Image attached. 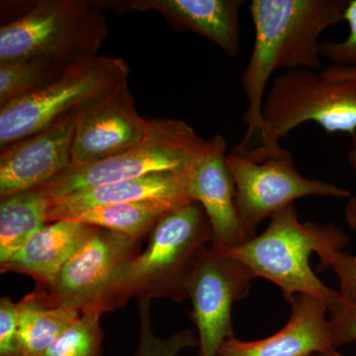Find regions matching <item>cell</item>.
Wrapping results in <instances>:
<instances>
[{"mask_svg":"<svg viewBox=\"0 0 356 356\" xmlns=\"http://www.w3.org/2000/svg\"><path fill=\"white\" fill-rule=\"evenodd\" d=\"M17 303L23 356H43L56 339L81 314L74 309L47 305L35 291Z\"/></svg>","mask_w":356,"mask_h":356,"instance_id":"19","label":"cell"},{"mask_svg":"<svg viewBox=\"0 0 356 356\" xmlns=\"http://www.w3.org/2000/svg\"><path fill=\"white\" fill-rule=\"evenodd\" d=\"M140 245V241L97 227L53 282L34 291L51 307L95 310L119 271L139 254Z\"/></svg>","mask_w":356,"mask_h":356,"instance_id":"10","label":"cell"},{"mask_svg":"<svg viewBox=\"0 0 356 356\" xmlns=\"http://www.w3.org/2000/svg\"><path fill=\"white\" fill-rule=\"evenodd\" d=\"M350 0H252L254 25L252 54L242 74L248 100L243 122L247 132L236 151H245L261 133L267 84L276 70H318V37L344 19Z\"/></svg>","mask_w":356,"mask_h":356,"instance_id":"1","label":"cell"},{"mask_svg":"<svg viewBox=\"0 0 356 356\" xmlns=\"http://www.w3.org/2000/svg\"><path fill=\"white\" fill-rule=\"evenodd\" d=\"M149 119L137 111L127 83L91 100L76 111L72 165L96 163L144 139Z\"/></svg>","mask_w":356,"mask_h":356,"instance_id":"11","label":"cell"},{"mask_svg":"<svg viewBox=\"0 0 356 356\" xmlns=\"http://www.w3.org/2000/svg\"><path fill=\"white\" fill-rule=\"evenodd\" d=\"M332 268L339 280V295L346 301L356 302V255L339 250L332 255L327 269Z\"/></svg>","mask_w":356,"mask_h":356,"instance_id":"27","label":"cell"},{"mask_svg":"<svg viewBox=\"0 0 356 356\" xmlns=\"http://www.w3.org/2000/svg\"><path fill=\"white\" fill-rule=\"evenodd\" d=\"M315 122L327 134L356 130V81L330 79L316 70L282 72L274 76L262 105L261 144L242 154L255 163L278 158L288 149L280 140L293 129Z\"/></svg>","mask_w":356,"mask_h":356,"instance_id":"4","label":"cell"},{"mask_svg":"<svg viewBox=\"0 0 356 356\" xmlns=\"http://www.w3.org/2000/svg\"><path fill=\"white\" fill-rule=\"evenodd\" d=\"M182 204L184 203L147 200L100 206L86 211L74 221L109 229L142 242L165 213Z\"/></svg>","mask_w":356,"mask_h":356,"instance_id":"20","label":"cell"},{"mask_svg":"<svg viewBox=\"0 0 356 356\" xmlns=\"http://www.w3.org/2000/svg\"><path fill=\"white\" fill-rule=\"evenodd\" d=\"M227 142L211 138L209 149L188 173L187 189L201 204L213 232L212 247L226 250L247 242L236 204V187L227 163Z\"/></svg>","mask_w":356,"mask_h":356,"instance_id":"14","label":"cell"},{"mask_svg":"<svg viewBox=\"0 0 356 356\" xmlns=\"http://www.w3.org/2000/svg\"><path fill=\"white\" fill-rule=\"evenodd\" d=\"M76 111L44 130L2 147L0 200L48 184L72 165Z\"/></svg>","mask_w":356,"mask_h":356,"instance_id":"12","label":"cell"},{"mask_svg":"<svg viewBox=\"0 0 356 356\" xmlns=\"http://www.w3.org/2000/svg\"><path fill=\"white\" fill-rule=\"evenodd\" d=\"M346 224L353 231L356 232V195L351 196L346 206L344 212Z\"/></svg>","mask_w":356,"mask_h":356,"instance_id":"29","label":"cell"},{"mask_svg":"<svg viewBox=\"0 0 356 356\" xmlns=\"http://www.w3.org/2000/svg\"><path fill=\"white\" fill-rule=\"evenodd\" d=\"M0 203V264L8 261L47 225L50 199L39 187L19 192Z\"/></svg>","mask_w":356,"mask_h":356,"instance_id":"18","label":"cell"},{"mask_svg":"<svg viewBox=\"0 0 356 356\" xmlns=\"http://www.w3.org/2000/svg\"><path fill=\"white\" fill-rule=\"evenodd\" d=\"M121 13L156 11L177 32L191 31L205 37L235 58L240 50V11L243 0H129L99 1Z\"/></svg>","mask_w":356,"mask_h":356,"instance_id":"13","label":"cell"},{"mask_svg":"<svg viewBox=\"0 0 356 356\" xmlns=\"http://www.w3.org/2000/svg\"><path fill=\"white\" fill-rule=\"evenodd\" d=\"M210 140L178 119H149L144 139L110 158L67 170L39 188L51 204L74 192L159 172L189 173L209 149Z\"/></svg>","mask_w":356,"mask_h":356,"instance_id":"6","label":"cell"},{"mask_svg":"<svg viewBox=\"0 0 356 356\" xmlns=\"http://www.w3.org/2000/svg\"><path fill=\"white\" fill-rule=\"evenodd\" d=\"M332 343L339 346L356 343V302L346 301L337 294L327 309Z\"/></svg>","mask_w":356,"mask_h":356,"instance_id":"25","label":"cell"},{"mask_svg":"<svg viewBox=\"0 0 356 356\" xmlns=\"http://www.w3.org/2000/svg\"><path fill=\"white\" fill-rule=\"evenodd\" d=\"M0 356H23L19 339V309L9 297L0 299Z\"/></svg>","mask_w":356,"mask_h":356,"instance_id":"26","label":"cell"},{"mask_svg":"<svg viewBox=\"0 0 356 356\" xmlns=\"http://www.w3.org/2000/svg\"><path fill=\"white\" fill-rule=\"evenodd\" d=\"M309 356H321V355H309Z\"/></svg>","mask_w":356,"mask_h":356,"instance_id":"31","label":"cell"},{"mask_svg":"<svg viewBox=\"0 0 356 356\" xmlns=\"http://www.w3.org/2000/svg\"><path fill=\"white\" fill-rule=\"evenodd\" d=\"M343 20L350 26L348 38L341 42H320L318 55L334 65L356 67V0L348 1Z\"/></svg>","mask_w":356,"mask_h":356,"instance_id":"24","label":"cell"},{"mask_svg":"<svg viewBox=\"0 0 356 356\" xmlns=\"http://www.w3.org/2000/svg\"><path fill=\"white\" fill-rule=\"evenodd\" d=\"M213 232L195 200L165 213L149 234L146 250L119 271L95 310L110 312L129 300L186 299V282L199 254L212 245Z\"/></svg>","mask_w":356,"mask_h":356,"instance_id":"2","label":"cell"},{"mask_svg":"<svg viewBox=\"0 0 356 356\" xmlns=\"http://www.w3.org/2000/svg\"><path fill=\"white\" fill-rule=\"evenodd\" d=\"M96 229L97 227L77 221L44 225L8 261L0 264V273L25 274L31 276L37 288L49 286Z\"/></svg>","mask_w":356,"mask_h":356,"instance_id":"17","label":"cell"},{"mask_svg":"<svg viewBox=\"0 0 356 356\" xmlns=\"http://www.w3.org/2000/svg\"><path fill=\"white\" fill-rule=\"evenodd\" d=\"M2 20L0 63L47 57L76 65L98 56L108 35L105 10L93 0L18 2Z\"/></svg>","mask_w":356,"mask_h":356,"instance_id":"5","label":"cell"},{"mask_svg":"<svg viewBox=\"0 0 356 356\" xmlns=\"http://www.w3.org/2000/svg\"><path fill=\"white\" fill-rule=\"evenodd\" d=\"M348 243L350 238L336 224L300 222L293 203L276 212L262 233L221 250L245 264L254 278L280 287L288 302L296 295H310L331 303L339 292L316 275L309 259L315 252L318 270H325L332 255Z\"/></svg>","mask_w":356,"mask_h":356,"instance_id":"3","label":"cell"},{"mask_svg":"<svg viewBox=\"0 0 356 356\" xmlns=\"http://www.w3.org/2000/svg\"><path fill=\"white\" fill-rule=\"evenodd\" d=\"M321 356H341V355H339V353H337V350H334V351H332V353H327V355H321Z\"/></svg>","mask_w":356,"mask_h":356,"instance_id":"30","label":"cell"},{"mask_svg":"<svg viewBox=\"0 0 356 356\" xmlns=\"http://www.w3.org/2000/svg\"><path fill=\"white\" fill-rule=\"evenodd\" d=\"M289 303V320L280 331L254 341L231 337L222 344L217 356L324 355L337 350L327 317L329 302L310 295H296Z\"/></svg>","mask_w":356,"mask_h":356,"instance_id":"15","label":"cell"},{"mask_svg":"<svg viewBox=\"0 0 356 356\" xmlns=\"http://www.w3.org/2000/svg\"><path fill=\"white\" fill-rule=\"evenodd\" d=\"M227 163L235 184L238 218L248 238L257 235V227L264 220L297 199L350 195L343 187L300 175L289 151L261 163L232 152L227 156Z\"/></svg>","mask_w":356,"mask_h":356,"instance_id":"8","label":"cell"},{"mask_svg":"<svg viewBox=\"0 0 356 356\" xmlns=\"http://www.w3.org/2000/svg\"><path fill=\"white\" fill-rule=\"evenodd\" d=\"M254 278L245 264L212 245L199 254L187 280L186 298L191 301L200 356H217L222 344L235 337L232 308L248 296Z\"/></svg>","mask_w":356,"mask_h":356,"instance_id":"9","label":"cell"},{"mask_svg":"<svg viewBox=\"0 0 356 356\" xmlns=\"http://www.w3.org/2000/svg\"><path fill=\"white\" fill-rule=\"evenodd\" d=\"M119 58L96 57L72 65L57 81L0 108V149L44 130L86 103L127 83Z\"/></svg>","mask_w":356,"mask_h":356,"instance_id":"7","label":"cell"},{"mask_svg":"<svg viewBox=\"0 0 356 356\" xmlns=\"http://www.w3.org/2000/svg\"><path fill=\"white\" fill-rule=\"evenodd\" d=\"M323 76L330 79H353L356 81V67L329 65L321 72ZM353 145L348 152V163L356 175V130L351 135Z\"/></svg>","mask_w":356,"mask_h":356,"instance_id":"28","label":"cell"},{"mask_svg":"<svg viewBox=\"0 0 356 356\" xmlns=\"http://www.w3.org/2000/svg\"><path fill=\"white\" fill-rule=\"evenodd\" d=\"M102 312L84 311L56 339L43 356H102Z\"/></svg>","mask_w":356,"mask_h":356,"instance_id":"22","label":"cell"},{"mask_svg":"<svg viewBox=\"0 0 356 356\" xmlns=\"http://www.w3.org/2000/svg\"><path fill=\"white\" fill-rule=\"evenodd\" d=\"M187 178L188 173L159 172L81 189L51 204L47 222L74 221L86 211L113 204L147 200L188 202L192 199Z\"/></svg>","mask_w":356,"mask_h":356,"instance_id":"16","label":"cell"},{"mask_svg":"<svg viewBox=\"0 0 356 356\" xmlns=\"http://www.w3.org/2000/svg\"><path fill=\"white\" fill-rule=\"evenodd\" d=\"M139 301V341L135 356H178L186 348L199 346L198 337L191 330H182L168 337H159L154 334L151 323V302Z\"/></svg>","mask_w":356,"mask_h":356,"instance_id":"23","label":"cell"},{"mask_svg":"<svg viewBox=\"0 0 356 356\" xmlns=\"http://www.w3.org/2000/svg\"><path fill=\"white\" fill-rule=\"evenodd\" d=\"M72 65L47 57L0 63V108L51 86Z\"/></svg>","mask_w":356,"mask_h":356,"instance_id":"21","label":"cell"}]
</instances>
